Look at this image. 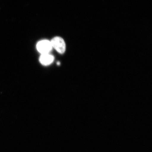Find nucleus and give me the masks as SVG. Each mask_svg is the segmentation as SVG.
<instances>
[{
	"mask_svg": "<svg viewBox=\"0 0 152 152\" xmlns=\"http://www.w3.org/2000/svg\"><path fill=\"white\" fill-rule=\"evenodd\" d=\"M37 50L41 54L50 53L53 49L50 41L43 40L38 42L37 45Z\"/></svg>",
	"mask_w": 152,
	"mask_h": 152,
	"instance_id": "f03ea898",
	"label": "nucleus"
},
{
	"mask_svg": "<svg viewBox=\"0 0 152 152\" xmlns=\"http://www.w3.org/2000/svg\"><path fill=\"white\" fill-rule=\"evenodd\" d=\"M53 48L60 54H64L66 50V44L62 38L57 37L50 41Z\"/></svg>",
	"mask_w": 152,
	"mask_h": 152,
	"instance_id": "f257e3e1",
	"label": "nucleus"
},
{
	"mask_svg": "<svg viewBox=\"0 0 152 152\" xmlns=\"http://www.w3.org/2000/svg\"><path fill=\"white\" fill-rule=\"evenodd\" d=\"M54 60V57L50 53L42 54L39 58V61L44 66L51 64Z\"/></svg>",
	"mask_w": 152,
	"mask_h": 152,
	"instance_id": "7ed1b4c3",
	"label": "nucleus"
}]
</instances>
